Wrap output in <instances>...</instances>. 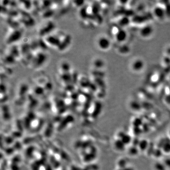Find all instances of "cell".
<instances>
[{
    "label": "cell",
    "instance_id": "obj_1",
    "mask_svg": "<svg viewBox=\"0 0 170 170\" xmlns=\"http://www.w3.org/2000/svg\"><path fill=\"white\" fill-rule=\"evenodd\" d=\"M41 39L46 47L60 51H65L72 42V37L70 35L61 30L55 29L42 37Z\"/></svg>",
    "mask_w": 170,
    "mask_h": 170
},
{
    "label": "cell",
    "instance_id": "obj_2",
    "mask_svg": "<svg viewBox=\"0 0 170 170\" xmlns=\"http://www.w3.org/2000/svg\"><path fill=\"white\" fill-rule=\"evenodd\" d=\"M59 69V76L62 85L64 87H67L68 86L71 87V86L73 87V78H72V74H71V71L72 72V71L70 64L68 62L64 61L60 64Z\"/></svg>",
    "mask_w": 170,
    "mask_h": 170
},
{
    "label": "cell",
    "instance_id": "obj_3",
    "mask_svg": "<svg viewBox=\"0 0 170 170\" xmlns=\"http://www.w3.org/2000/svg\"><path fill=\"white\" fill-rule=\"evenodd\" d=\"M22 34V31H21L19 27L10 26L6 36V41L7 44L9 45L13 44L14 42H16V41L21 38Z\"/></svg>",
    "mask_w": 170,
    "mask_h": 170
},
{
    "label": "cell",
    "instance_id": "obj_4",
    "mask_svg": "<svg viewBox=\"0 0 170 170\" xmlns=\"http://www.w3.org/2000/svg\"><path fill=\"white\" fill-rule=\"evenodd\" d=\"M112 32L118 42H124L126 40L128 37L127 33L123 28L118 26H113L112 28Z\"/></svg>",
    "mask_w": 170,
    "mask_h": 170
},
{
    "label": "cell",
    "instance_id": "obj_5",
    "mask_svg": "<svg viewBox=\"0 0 170 170\" xmlns=\"http://www.w3.org/2000/svg\"><path fill=\"white\" fill-rule=\"evenodd\" d=\"M96 44L99 49L106 51L110 48L111 42L110 39L107 37L105 36H101L98 38Z\"/></svg>",
    "mask_w": 170,
    "mask_h": 170
},
{
    "label": "cell",
    "instance_id": "obj_6",
    "mask_svg": "<svg viewBox=\"0 0 170 170\" xmlns=\"http://www.w3.org/2000/svg\"><path fill=\"white\" fill-rule=\"evenodd\" d=\"M154 16L158 19H163L166 14V10L165 7L162 6L157 5L153 9Z\"/></svg>",
    "mask_w": 170,
    "mask_h": 170
},
{
    "label": "cell",
    "instance_id": "obj_7",
    "mask_svg": "<svg viewBox=\"0 0 170 170\" xmlns=\"http://www.w3.org/2000/svg\"><path fill=\"white\" fill-rule=\"evenodd\" d=\"M153 28L150 24H147L141 27L139 29V35L143 38H148L153 34Z\"/></svg>",
    "mask_w": 170,
    "mask_h": 170
},
{
    "label": "cell",
    "instance_id": "obj_8",
    "mask_svg": "<svg viewBox=\"0 0 170 170\" xmlns=\"http://www.w3.org/2000/svg\"><path fill=\"white\" fill-rule=\"evenodd\" d=\"M145 63L143 60L140 59H137L133 61L131 64V68L135 72H140L143 69Z\"/></svg>",
    "mask_w": 170,
    "mask_h": 170
},
{
    "label": "cell",
    "instance_id": "obj_9",
    "mask_svg": "<svg viewBox=\"0 0 170 170\" xmlns=\"http://www.w3.org/2000/svg\"><path fill=\"white\" fill-rule=\"evenodd\" d=\"M130 22V19L129 17L127 16L121 18L118 21V26L121 28H123V27H125L129 25Z\"/></svg>",
    "mask_w": 170,
    "mask_h": 170
},
{
    "label": "cell",
    "instance_id": "obj_10",
    "mask_svg": "<svg viewBox=\"0 0 170 170\" xmlns=\"http://www.w3.org/2000/svg\"><path fill=\"white\" fill-rule=\"evenodd\" d=\"M93 65L95 68H102L103 67V66H104V63L102 60L97 59L93 62Z\"/></svg>",
    "mask_w": 170,
    "mask_h": 170
},
{
    "label": "cell",
    "instance_id": "obj_11",
    "mask_svg": "<svg viewBox=\"0 0 170 170\" xmlns=\"http://www.w3.org/2000/svg\"><path fill=\"white\" fill-rule=\"evenodd\" d=\"M169 90H170V88H169Z\"/></svg>",
    "mask_w": 170,
    "mask_h": 170
},
{
    "label": "cell",
    "instance_id": "obj_12",
    "mask_svg": "<svg viewBox=\"0 0 170 170\" xmlns=\"http://www.w3.org/2000/svg\"><path fill=\"white\" fill-rule=\"evenodd\" d=\"M169 133H170V132H169Z\"/></svg>",
    "mask_w": 170,
    "mask_h": 170
}]
</instances>
